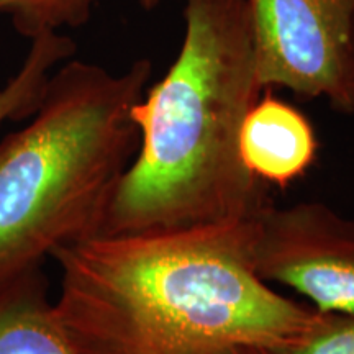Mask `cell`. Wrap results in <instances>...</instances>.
Segmentation results:
<instances>
[{"mask_svg":"<svg viewBox=\"0 0 354 354\" xmlns=\"http://www.w3.org/2000/svg\"><path fill=\"white\" fill-rule=\"evenodd\" d=\"M246 221L95 234L57 248L53 302L76 354H212L279 349L320 312L282 295L250 261Z\"/></svg>","mask_w":354,"mask_h":354,"instance_id":"1","label":"cell"},{"mask_svg":"<svg viewBox=\"0 0 354 354\" xmlns=\"http://www.w3.org/2000/svg\"><path fill=\"white\" fill-rule=\"evenodd\" d=\"M263 92L246 0H184L183 43L131 110L140 145L100 234L246 221L272 202L238 149Z\"/></svg>","mask_w":354,"mask_h":354,"instance_id":"2","label":"cell"},{"mask_svg":"<svg viewBox=\"0 0 354 354\" xmlns=\"http://www.w3.org/2000/svg\"><path fill=\"white\" fill-rule=\"evenodd\" d=\"M151 61L120 74L68 59L26 127L0 143V287L43 268L57 248L100 234L140 133L131 110Z\"/></svg>","mask_w":354,"mask_h":354,"instance_id":"3","label":"cell"},{"mask_svg":"<svg viewBox=\"0 0 354 354\" xmlns=\"http://www.w3.org/2000/svg\"><path fill=\"white\" fill-rule=\"evenodd\" d=\"M263 88L354 113V0H246Z\"/></svg>","mask_w":354,"mask_h":354,"instance_id":"4","label":"cell"},{"mask_svg":"<svg viewBox=\"0 0 354 354\" xmlns=\"http://www.w3.org/2000/svg\"><path fill=\"white\" fill-rule=\"evenodd\" d=\"M250 261L268 284L320 313H354V218L323 202L264 205L250 220Z\"/></svg>","mask_w":354,"mask_h":354,"instance_id":"5","label":"cell"},{"mask_svg":"<svg viewBox=\"0 0 354 354\" xmlns=\"http://www.w3.org/2000/svg\"><path fill=\"white\" fill-rule=\"evenodd\" d=\"M251 105L240 128L243 166L266 185L286 189L302 179L318 154L317 133L305 115L272 88Z\"/></svg>","mask_w":354,"mask_h":354,"instance_id":"6","label":"cell"},{"mask_svg":"<svg viewBox=\"0 0 354 354\" xmlns=\"http://www.w3.org/2000/svg\"><path fill=\"white\" fill-rule=\"evenodd\" d=\"M43 268L0 287V354H76L56 320Z\"/></svg>","mask_w":354,"mask_h":354,"instance_id":"7","label":"cell"},{"mask_svg":"<svg viewBox=\"0 0 354 354\" xmlns=\"http://www.w3.org/2000/svg\"><path fill=\"white\" fill-rule=\"evenodd\" d=\"M74 53L76 43L59 32L33 38L19 73L0 88V127L6 122L30 120L39 107L51 71Z\"/></svg>","mask_w":354,"mask_h":354,"instance_id":"8","label":"cell"},{"mask_svg":"<svg viewBox=\"0 0 354 354\" xmlns=\"http://www.w3.org/2000/svg\"><path fill=\"white\" fill-rule=\"evenodd\" d=\"M97 0H0V13H6L21 37L79 28L86 25Z\"/></svg>","mask_w":354,"mask_h":354,"instance_id":"9","label":"cell"},{"mask_svg":"<svg viewBox=\"0 0 354 354\" xmlns=\"http://www.w3.org/2000/svg\"><path fill=\"white\" fill-rule=\"evenodd\" d=\"M274 354H354V313H320L299 342L272 349Z\"/></svg>","mask_w":354,"mask_h":354,"instance_id":"10","label":"cell"},{"mask_svg":"<svg viewBox=\"0 0 354 354\" xmlns=\"http://www.w3.org/2000/svg\"><path fill=\"white\" fill-rule=\"evenodd\" d=\"M212 354H274L272 349L264 346H256V344H233Z\"/></svg>","mask_w":354,"mask_h":354,"instance_id":"11","label":"cell"},{"mask_svg":"<svg viewBox=\"0 0 354 354\" xmlns=\"http://www.w3.org/2000/svg\"><path fill=\"white\" fill-rule=\"evenodd\" d=\"M138 2H140L141 7L146 8V10H151V8L156 7L158 3L161 2V0H138Z\"/></svg>","mask_w":354,"mask_h":354,"instance_id":"12","label":"cell"}]
</instances>
